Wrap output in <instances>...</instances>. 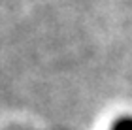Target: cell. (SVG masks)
Segmentation results:
<instances>
[{
  "label": "cell",
  "instance_id": "6da1fadb",
  "mask_svg": "<svg viewBox=\"0 0 132 130\" xmlns=\"http://www.w3.org/2000/svg\"><path fill=\"white\" fill-rule=\"evenodd\" d=\"M110 130H132V117H123V119L115 121Z\"/></svg>",
  "mask_w": 132,
  "mask_h": 130
}]
</instances>
